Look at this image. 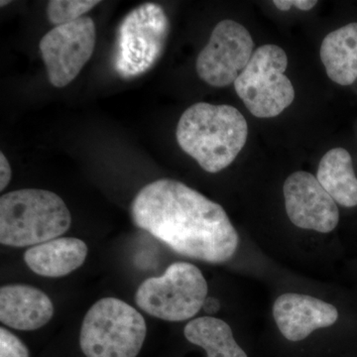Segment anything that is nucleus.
<instances>
[{
    "label": "nucleus",
    "mask_w": 357,
    "mask_h": 357,
    "mask_svg": "<svg viewBox=\"0 0 357 357\" xmlns=\"http://www.w3.org/2000/svg\"><path fill=\"white\" fill-rule=\"evenodd\" d=\"M88 252V246L81 239L58 237L28 249L24 261L39 276L60 278L79 269L86 261Z\"/></svg>",
    "instance_id": "13"
},
{
    "label": "nucleus",
    "mask_w": 357,
    "mask_h": 357,
    "mask_svg": "<svg viewBox=\"0 0 357 357\" xmlns=\"http://www.w3.org/2000/svg\"><path fill=\"white\" fill-rule=\"evenodd\" d=\"M146 335V321L135 307L103 298L84 316L79 344L86 357H136Z\"/></svg>",
    "instance_id": "4"
},
{
    "label": "nucleus",
    "mask_w": 357,
    "mask_h": 357,
    "mask_svg": "<svg viewBox=\"0 0 357 357\" xmlns=\"http://www.w3.org/2000/svg\"><path fill=\"white\" fill-rule=\"evenodd\" d=\"M319 54L333 82L340 86L354 84L357 79V22L326 35Z\"/></svg>",
    "instance_id": "14"
},
{
    "label": "nucleus",
    "mask_w": 357,
    "mask_h": 357,
    "mask_svg": "<svg viewBox=\"0 0 357 357\" xmlns=\"http://www.w3.org/2000/svg\"><path fill=\"white\" fill-rule=\"evenodd\" d=\"M130 215L138 229L185 257L220 264L238 248V234L222 206L172 178L142 188Z\"/></svg>",
    "instance_id": "1"
},
{
    "label": "nucleus",
    "mask_w": 357,
    "mask_h": 357,
    "mask_svg": "<svg viewBox=\"0 0 357 357\" xmlns=\"http://www.w3.org/2000/svg\"><path fill=\"white\" fill-rule=\"evenodd\" d=\"M253 47L252 37L244 26L234 20L220 21L197 59L199 77L215 88L234 84L250 62Z\"/></svg>",
    "instance_id": "9"
},
{
    "label": "nucleus",
    "mask_w": 357,
    "mask_h": 357,
    "mask_svg": "<svg viewBox=\"0 0 357 357\" xmlns=\"http://www.w3.org/2000/svg\"><path fill=\"white\" fill-rule=\"evenodd\" d=\"M273 317L285 338L301 342L314 331L335 325L338 312L332 304L311 296L286 293L275 301Z\"/></svg>",
    "instance_id": "11"
},
{
    "label": "nucleus",
    "mask_w": 357,
    "mask_h": 357,
    "mask_svg": "<svg viewBox=\"0 0 357 357\" xmlns=\"http://www.w3.org/2000/svg\"><path fill=\"white\" fill-rule=\"evenodd\" d=\"M273 3L277 8L282 11H287L294 6L293 0H276Z\"/></svg>",
    "instance_id": "22"
},
{
    "label": "nucleus",
    "mask_w": 357,
    "mask_h": 357,
    "mask_svg": "<svg viewBox=\"0 0 357 357\" xmlns=\"http://www.w3.org/2000/svg\"><path fill=\"white\" fill-rule=\"evenodd\" d=\"M54 316V305L43 291L23 284L0 289V321L18 331L43 328Z\"/></svg>",
    "instance_id": "12"
},
{
    "label": "nucleus",
    "mask_w": 357,
    "mask_h": 357,
    "mask_svg": "<svg viewBox=\"0 0 357 357\" xmlns=\"http://www.w3.org/2000/svg\"><path fill=\"white\" fill-rule=\"evenodd\" d=\"M96 28L91 18L56 26L42 37L39 48L49 82L61 89L72 83L95 50Z\"/></svg>",
    "instance_id": "8"
},
{
    "label": "nucleus",
    "mask_w": 357,
    "mask_h": 357,
    "mask_svg": "<svg viewBox=\"0 0 357 357\" xmlns=\"http://www.w3.org/2000/svg\"><path fill=\"white\" fill-rule=\"evenodd\" d=\"M287 67V55L277 45H263L253 53L248 67L234 82V89L255 116L271 119L294 102L295 89L285 76Z\"/></svg>",
    "instance_id": "7"
},
{
    "label": "nucleus",
    "mask_w": 357,
    "mask_h": 357,
    "mask_svg": "<svg viewBox=\"0 0 357 357\" xmlns=\"http://www.w3.org/2000/svg\"><path fill=\"white\" fill-rule=\"evenodd\" d=\"M317 178L335 203L357 206V178L351 154L344 148H333L321 158Z\"/></svg>",
    "instance_id": "15"
},
{
    "label": "nucleus",
    "mask_w": 357,
    "mask_h": 357,
    "mask_svg": "<svg viewBox=\"0 0 357 357\" xmlns=\"http://www.w3.org/2000/svg\"><path fill=\"white\" fill-rule=\"evenodd\" d=\"M220 309V303L217 298L206 297L204 300L203 305L204 312L206 314H217Z\"/></svg>",
    "instance_id": "20"
},
{
    "label": "nucleus",
    "mask_w": 357,
    "mask_h": 357,
    "mask_svg": "<svg viewBox=\"0 0 357 357\" xmlns=\"http://www.w3.org/2000/svg\"><path fill=\"white\" fill-rule=\"evenodd\" d=\"M0 357H30L20 338L6 328H0Z\"/></svg>",
    "instance_id": "18"
},
{
    "label": "nucleus",
    "mask_w": 357,
    "mask_h": 357,
    "mask_svg": "<svg viewBox=\"0 0 357 357\" xmlns=\"http://www.w3.org/2000/svg\"><path fill=\"white\" fill-rule=\"evenodd\" d=\"M293 3L294 6L299 8L300 10L307 11L314 8L318 1H314V0H293Z\"/></svg>",
    "instance_id": "21"
},
{
    "label": "nucleus",
    "mask_w": 357,
    "mask_h": 357,
    "mask_svg": "<svg viewBox=\"0 0 357 357\" xmlns=\"http://www.w3.org/2000/svg\"><path fill=\"white\" fill-rule=\"evenodd\" d=\"M184 335L188 342L204 349L208 357H248L222 319L211 316L192 319L185 325Z\"/></svg>",
    "instance_id": "16"
},
{
    "label": "nucleus",
    "mask_w": 357,
    "mask_h": 357,
    "mask_svg": "<svg viewBox=\"0 0 357 357\" xmlns=\"http://www.w3.org/2000/svg\"><path fill=\"white\" fill-rule=\"evenodd\" d=\"M72 215L55 192L21 189L0 198V243L10 248L35 246L69 230Z\"/></svg>",
    "instance_id": "3"
},
{
    "label": "nucleus",
    "mask_w": 357,
    "mask_h": 357,
    "mask_svg": "<svg viewBox=\"0 0 357 357\" xmlns=\"http://www.w3.org/2000/svg\"><path fill=\"white\" fill-rule=\"evenodd\" d=\"M169 33L170 21L159 4L143 3L126 14L115 41L116 74L131 79L151 70L163 54Z\"/></svg>",
    "instance_id": "5"
},
{
    "label": "nucleus",
    "mask_w": 357,
    "mask_h": 357,
    "mask_svg": "<svg viewBox=\"0 0 357 357\" xmlns=\"http://www.w3.org/2000/svg\"><path fill=\"white\" fill-rule=\"evenodd\" d=\"M100 3L98 0H52L47 6V16L52 24H68L81 20Z\"/></svg>",
    "instance_id": "17"
},
{
    "label": "nucleus",
    "mask_w": 357,
    "mask_h": 357,
    "mask_svg": "<svg viewBox=\"0 0 357 357\" xmlns=\"http://www.w3.org/2000/svg\"><path fill=\"white\" fill-rule=\"evenodd\" d=\"M208 283L198 267L176 262L160 277L143 282L136 291L139 309L154 318L183 321L196 316L208 297Z\"/></svg>",
    "instance_id": "6"
},
{
    "label": "nucleus",
    "mask_w": 357,
    "mask_h": 357,
    "mask_svg": "<svg viewBox=\"0 0 357 357\" xmlns=\"http://www.w3.org/2000/svg\"><path fill=\"white\" fill-rule=\"evenodd\" d=\"M248 124L231 105L198 102L185 110L176 137L181 149L208 173L229 167L245 145Z\"/></svg>",
    "instance_id": "2"
},
{
    "label": "nucleus",
    "mask_w": 357,
    "mask_h": 357,
    "mask_svg": "<svg viewBox=\"0 0 357 357\" xmlns=\"http://www.w3.org/2000/svg\"><path fill=\"white\" fill-rule=\"evenodd\" d=\"M285 208L291 222L303 229L328 234L340 222L337 203L311 173H293L284 183Z\"/></svg>",
    "instance_id": "10"
},
{
    "label": "nucleus",
    "mask_w": 357,
    "mask_h": 357,
    "mask_svg": "<svg viewBox=\"0 0 357 357\" xmlns=\"http://www.w3.org/2000/svg\"><path fill=\"white\" fill-rule=\"evenodd\" d=\"M13 177V170L6 155L0 153V191H4L10 183Z\"/></svg>",
    "instance_id": "19"
},
{
    "label": "nucleus",
    "mask_w": 357,
    "mask_h": 357,
    "mask_svg": "<svg viewBox=\"0 0 357 357\" xmlns=\"http://www.w3.org/2000/svg\"><path fill=\"white\" fill-rule=\"evenodd\" d=\"M10 2L11 1H9V0H8V1H3V0H1V1H0V6H1V7L6 6L7 4L10 3Z\"/></svg>",
    "instance_id": "23"
}]
</instances>
